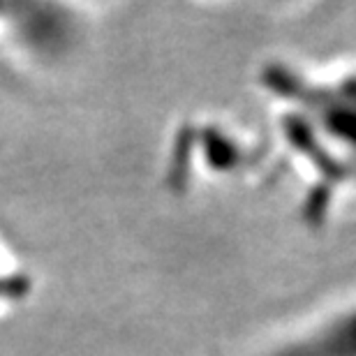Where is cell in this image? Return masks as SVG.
<instances>
[{"instance_id": "1", "label": "cell", "mask_w": 356, "mask_h": 356, "mask_svg": "<svg viewBox=\"0 0 356 356\" xmlns=\"http://www.w3.org/2000/svg\"><path fill=\"white\" fill-rule=\"evenodd\" d=\"M352 324V305L336 308L275 340L259 356H354Z\"/></svg>"}, {"instance_id": "2", "label": "cell", "mask_w": 356, "mask_h": 356, "mask_svg": "<svg viewBox=\"0 0 356 356\" xmlns=\"http://www.w3.org/2000/svg\"><path fill=\"white\" fill-rule=\"evenodd\" d=\"M35 280L26 261L0 238V317L14 312L33 294Z\"/></svg>"}]
</instances>
